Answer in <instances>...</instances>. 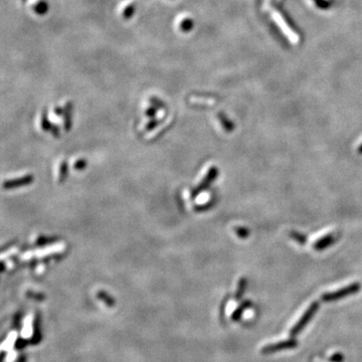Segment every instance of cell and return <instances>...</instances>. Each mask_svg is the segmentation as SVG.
<instances>
[{
	"instance_id": "3957f363",
	"label": "cell",
	"mask_w": 362,
	"mask_h": 362,
	"mask_svg": "<svg viewBox=\"0 0 362 362\" xmlns=\"http://www.w3.org/2000/svg\"><path fill=\"white\" fill-rule=\"evenodd\" d=\"M298 346V341L295 340V339H289V340H285V341H280V342H277V343H273V344H269V345H266L264 346V347L262 348L261 352L263 354H272V353H275V352H279V351H282V350H287V349H294L296 348Z\"/></svg>"
},
{
	"instance_id": "5b68a950",
	"label": "cell",
	"mask_w": 362,
	"mask_h": 362,
	"mask_svg": "<svg viewBox=\"0 0 362 362\" xmlns=\"http://www.w3.org/2000/svg\"><path fill=\"white\" fill-rule=\"evenodd\" d=\"M338 238L337 234H334V233H329L327 235H325V237L319 239L316 243H315L314 245V248L316 250H323L325 248H327L328 247L332 246L336 240Z\"/></svg>"
},
{
	"instance_id": "4fadbf2b",
	"label": "cell",
	"mask_w": 362,
	"mask_h": 362,
	"mask_svg": "<svg viewBox=\"0 0 362 362\" xmlns=\"http://www.w3.org/2000/svg\"><path fill=\"white\" fill-rule=\"evenodd\" d=\"M343 360H344V355L340 352L334 353L331 357L329 358L330 362H343Z\"/></svg>"
},
{
	"instance_id": "52a82bcc",
	"label": "cell",
	"mask_w": 362,
	"mask_h": 362,
	"mask_svg": "<svg viewBox=\"0 0 362 362\" xmlns=\"http://www.w3.org/2000/svg\"><path fill=\"white\" fill-rule=\"evenodd\" d=\"M250 302L249 301H245L237 310H235L234 312H233V314H232V320H234V321H238V320H240V318L242 317V315H243V313H244V311L246 310V309H248L249 306H250Z\"/></svg>"
},
{
	"instance_id": "7c38bea8",
	"label": "cell",
	"mask_w": 362,
	"mask_h": 362,
	"mask_svg": "<svg viewBox=\"0 0 362 362\" xmlns=\"http://www.w3.org/2000/svg\"><path fill=\"white\" fill-rule=\"evenodd\" d=\"M234 230H235V233L238 234V237H240V238H242V239H246V238H248V234H249L248 229H246V228H243V227H242V228H237V229H235Z\"/></svg>"
},
{
	"instance_id": "8fae6325",
	"label": "cell",
	"mask_w": 362,
	"mask_h": 362,
	"mask_svg": "<svg viewBox=\"0 0 362 362\" xmlns=\"http://www.w3.org/2000/svg\"><path fill=\"white\" fill-rule=\"evenodd\" d=\"M67 173H68V165H67V162H62L60 164V168H59V182L64 181L67 177Z\"/></svg>"
},
{
	"instance_id": "30bf717a",
	"label": "cell",
	"mask_w": 362,
	"mask_h": 362,
	"mask_svg": "<svg viewBox=\"0 0 362 362\" xmlns=\"http://www.w3.org/2000/svg\"><path fill=\"white\" fill-rule=\"evenodd\" d=\"M218 117L220 119V123H222L223 127L225 128V131L231 132L233 130V128H234V125L227 117H225L223 114H219Z\"/></svg>"
},
{
	"instance_id": "6da1fadb",
	"label": "cell",
	"mask_w": 362,
	"mask_h": 362,
	"mask_svg": "<svg viewBox=\"0 0 362 362\" xmlns=\"http://www.w3.org/2000/svg\"><path fill=\"white\" fill-rule=\"evenodd\" d=\"M361 288V285L359 283H353V284H350L348 286H346L340 290H337L335 292H330V293H325L322 295L321 300L323 302H334L341 300V299L351 296L353 294H356L359 292Z\"/></svg>"
},
{
	"instance_id": "ba28073f",
	"label": "cell",
	"mask_w": 362,
	"mask_h": 362,
	"mask_svg": "<svg viewBox=\"0 0 362 362\" xmlns=\"http://www.w3.org/2000/svg\"><path fill=\"white\" fill-rule=\"evenodd\" d=\"M246 287H247V280L245 278H243V279L240 280L238 291H237V293H235V299H237V300H241V299L243 298V296L246 292Z\"/></svg>"
},
{
	"instance_id": "5bb4252c",
	"label": "cell",
	"mask_w": 362,
	"mask_h": 362,
	"mask_svg": "<svg viewBox=\"0 0 362 362\" xmlns=\"http://www.w3.org/2000/svg\"><path fill=\"white\" fill-rule=\"evenodd\" d=\"M87 165V162L85 159H81V160H77L76 163H75V168L76 170H82L86 167Z\"/></svg>"
},
{
	"instance_id": "9c48e42d",
	"label": "cell",
	"mask_w": 362,
	"mask_h": 362,
	"mask_svg": "<svg viewBox=\"0 0 362 362\" xmlns=\"http://www.w3.org/2000/svg\"><path fill=\"white\" fill-rule=\"evenodd\" d=\"M290 235L291 238L294 239L299 245H305L307 243V237L305 234L301 233V232H298V231H291L290 232Z\"/></svg>"
},
{
	"instance_id": "9a60e30c",
	"label": "cell",
	"mask_w": 362,
	"mask_h": 362,
	"mask_svg": "<svg viewBox=\"0 0 362 362\" xmlns=\"http://www.w3.org/2000/svg\"><path fill=\"white\" fill-rule=\"evenodd\" d=\"M358 153H359V154H362V144L358 147Z\"/></svg>"
},
{
	"instance_id": "8992f818",
	"label": "cell",
	"mask_w": 362,
	"mask_h": 362,
	"mask_svg": "<svg viewBox=\"0 0 362 362\" xmlns=\"http://www.w3.org/2000/svg\"><path fill=\"white\" fill-rule=\"evenodd\" d=\"M33 181H34V176L27 175V176H23V177H21L19 179H13V180L6 181L4 183V188H8V190H10V188L25 186V185L31 183Z\"/></svg>"
},
{
	"instance_id": "7a4b0ae2",
	"label": "cell",
	"mask_w": 362,
	"mask_h": 362,
	"mask_svg": "<svg viewBox=\"0 0 362 362\" xmlns=\"http://www.w3.org/2000/svg\"><path fill=\"white\" fill-rule=\"evenodd\" d=\"M319 309V303L317 302H313L309 308L305 311V313L302 315V317L298 320V322L292 327L290 334L292 336H296L299 333H301L303 331V329L308 325V323L311 321V319L315 316V314Z\"/></svg>"
},
{
	"instance_id": "277c9868",
	"label": "cell",
	"mask_w": 362,
	"mask_h": 362,
	"mask_svg": "<svg viewBox=\"0 0 362 362\" xmlns=\"http://www.w3.org/2000/svg\"><path fill=\"white\" fill-rule=\"evenodd\" d=\"M217 175H218V169L216 167H211L210 171L208 172L206 177H204L203 180L199 183V185L197 186V188L194 191V193H192V195L196 196L200 191L207 190V188L211 184V182L216 178Z\"/></svg>"
}]
</instances>
